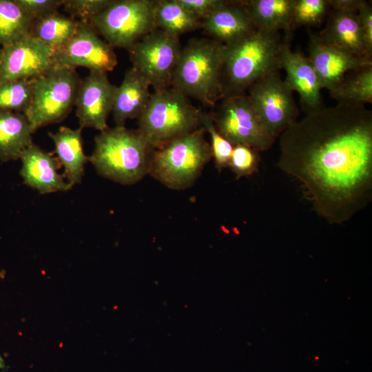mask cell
I'll return each mask as SVG.
<instances>
[{
  "label": "cell",
  "instance_id": "obj_1",
  "mask_svg": "<svg viewBox=\"0 0 372 372\" xmlns=\"http://www.w3.org/2000/svg\"><path fill=\"white\" fill-rule=\"evenodd\" d=\"M278 166L302 185L315 211L342 225L372 199V112L338 103L296 121L280 136Z\"/></svg>",
  "mask_w": 372,
  "mask_h": 372
},
{
  "label": "cell",
  "instance_id": "obj_2",
  "mask_svg": "<svg viewBox=\"0 0 372 372\" xmlns=\"http://www.w3.org/2000/svg\"><path fill=\"white\" fill-rule=\"evenodd\" d=\"M287 37L280 32L256 29L243 38L225 45L221 76L222 99L245 94L258 80L281 69Z\"/></svg>",
  "mask_w": 372,
  "mask_h": 372
},
{
  "label": "cell",
  "instance_id": "obj_3",
  "mask_svg": "<svg viewBox=\"0 0 372 372\" xmlns=\"http://www.w3.org/2000/svg\"><path fill=\"white\" fill-rule=\"evenodd\" d=\"M154 149L138 129L108 127L95 136L89 161L100 176L132 185L149 174Z\"/></svg>",
  "mask_w": 372,
  "mask_h": 372
},
{
  "label": "cell",
  "instance_id": "obj_4",
  "mask_svg": "<svg viewBox=\"0 0 372 372\" xmlns=\"http://www.w3.org/2000/svg\"><path fill=\"white\" fill-rule=\"evenodd\" d=\"M225 45L210 38H194L182 47L171 87L205 106L222 99Z\"/></svg>",
  "mask_w": 372,
  "mask_h": 372
},
{
  "label": "cell",
  "instance_id": "obj_5",
  "mask_svg": "<svg viewBox=\"0 0 372 372\" xmlns=\"http://www.w3.org/2000/svg\"><path fill=\"white\" fill-rule=\"evenodd\" d=\"M205 134L201 126L155 149L149 175L172 189L184 190L192 187L212 158Z\"/></svg>",
  "mask_w": 372,
  "mask_h": 372
},
{
  "label": "cell",
  "instance_id": "obj_6",
  "mask_svg": "<svg viewBox=\"0 0 372 372\" xmlns=\"http://www.w3.org/2000/svg\"><path fill=\"white\" fill-rule=\"evenodd\" d=\"M201 112L172 87L154 91L138 118V130L158 149L200 127Z\"/></svg>",
  "mask_w": 372,
  "mask_h": 372
},
{
  "label": "cell",
  "instance_id": "obj_7",
  "mask_svg": "<svg viewBox=\"0 0 372 372\" xmlns=\"http://www.w3.org/2000/svg\"><path fill=\"white\" fill-rule=\"evenodd\" d=\"M81 80L74 69L56 65L31 79L32 101L23 114L34 132L67 117L74 105Z\"/></svg>",
  "mask_w": 372,
  "mask_h": 372
},
{
  "label": "cell",
  "instance_id": "obj_8",
  "mask_svg": "<svg viewBox=\"0 0 372 372\" xmlns=\"http://www.w3.org/2000/svg\"><path fill=\"white\" fill-rule=\"evenodd\" d=\"M159 0H112L89 23L112 48L128 50L156 29L155 12Z\"/></svg>",
  "mask_w": 372,
  "mask_h": 372
},
{
  "label": "cell",
  "instance_id": "obj_9",
  "mask_svg": "<svg viewBox=\"0 0 372 372\" xmlns=\"http://www.w3.org/2000/svg\"><path fill=\"white\" fill-rule=\"evenodd\" d=\"M214 107V124L233 146L242 144L261 152L273 145L276 138L265 130L246 94L224 98Z\"/></svg>",
  "mask_w": 372,
  "mask_h": 372
},
{
  "label": "cell",
  "instance_id": "obj_10",
  "mask_svg": "<svg viewBox=\"0 0 372 372\" xmlns=\"http://www.w3.org/2000/svg\"><path fill=\"white\" fill-rule=\"evenodd\" d=\"M181 45L178 37L156 28L136 42L127 51L132 68L152 86L154 91L171 87L172 75Z\"/></svg>",
  "mask_w": 372,
  "mask_h": 372
},
{
  "label": "cell",
  "instance_id": "obj_11",
  "mask_svg": "<svg viewBox=\"0 0 372 372\" xmlns=\"http://www.w3.org/2000/svg\"><path fill=\"white\" fill-rule=\"evenodd\" d=\"M248 96L266 132L276 138L297 120L298 110L293 91L279 72L254 83Z\"/></svg>",
  "mask_w": 372,
  "mask_h": 372
},
{
  "label": "cell",
  "instance_id": "obj_12",
  "mask_svg": "<svg viewBox=\"0 0 372 372\" xmlns=\"http://www.w3.org/2000/svg\"><path fill=\"white\" fill-rule=\"evenodd\" d=\"M117 64L114 48L99 37L89 22L85 21H79L72 37L53 54V65L74 70L84 67L90 71L107 73Z\"/></svg>",
  "mask_w": 372,
  "mask_h": 372
},
{
  "label": "cell",
  "instance_id": "obj_13",
  "mask_svg": "<svg viewBox=\"0 0 372 372\" xmlns=\"http://www.w3.org/2000/svg\"><path fill=\"white\" fill-rule=\"evenodd\" d=\"M54 51L31 34L0 50V84L32 79L53 66Z\"/></svg>",
  "mask_w": 372,
  "mask_h": 372
},
{
  "label": "cell",
  "instance_id": "obj_14",
  "mask_svg": "<svg viewBox=\"0 0 372 372\" xmlns=\"http://www.w3.org/2000/svg\"><path fill=\"white\" fill-rule=\"evenodd\" d=\"M117 86L112 84L107 73L90 71L81 80L74 105L79 127L103 131L108 127L107 121L112 113Z\"/></svg>",
  "mask_w": 372,
  "mask_h": 372
},
{
  "label": "cell",
  "instance_id": "obj_15",
  "mask_svg": "<svg viewBox=\"0 0 372 372\" xmlns=\"http://www.w3.org/2000/svg\"><path fill=\"white\" fill-rule=\"evenodd\" d=\"M308 59L321 88H335L349 72L372 65L371 58L355 55L323 41L318 35L309 37Z\"/></svg>",
  "mask_w": 372,
  "mask_h": 372
},
{
  "label": "cell",
  "instance_id": "obj_16",
  "mask_svg": "<svg viewBox=\"0 0 372 372\" xmlns=\"http://www.w3.org/2000/svg\"><path fill=\"white\" fill-rule=\"evenodd\" d=\"M20 174L24 184L40 194L66 192L72 186L59 173L62 167L56 157L32 143L21 154Z\"/></svg>",
  "mask_w": 372,
  "mask_h": 372
},
{
  "label": "cell",
  "instance_id": "obj_17",
  "mask_svg": "<svg viewBox=\"0 0 372 372\" xmlns=\"http://www.w3.org/2000/svg\"><path fill=\"white\" fill-rule=\"evenodd\" d=\"M280 65L286 72L285 82L293 92L298 93L307 114L322 107V88L308 57L292 51L287 42L282 52Z\"/></svg>",
  "mask_w": 372,
  "mask_h": 372
},
{
  "label": "cell",
  "instance_id": "obj_18",
  "mask_svg": "<svg viewBox=\"0 0 372 372\" xmlns=\"http://www.w3.org/2000/svg\"><path fill=\"white\" fill-rule=\"evenodd\" d=\"M205 34L218 43L228 45L256 28L240 1H223L202 19Z\"/></svg>",
  "mask_w": 372,
  "mask_h": 372
},
{
  "label": "cell",
  "instance_id": "obj_19",
  "mask_svg": "<svg viewBox=\"0 0 372 372\" xmlns=\"http://www.w3.org/2000/svg\"><path fill=\"white\" fill-rule=\"evenodd\" d=\"M149 87V83L134 68L125 72L117 86L112 111L116 126H125L127 120L140 117L151 96Z\"/></svg>",
  "mask_w": 372,
  "mask_h": 372
},
{
  "label": "cell",
  "instance_id": "obj_20",
  "mask_svg": "<svg viewBox=\"0 0 372 372\" xmlns=\"http://www.w3.org/2000/svg\"><path fill=\"white\" fill-rule=\"evenodd\" d=\"M324 42L355 55L369 57L366 52L357 12L331 9L323 31L318 35Z\"/></svg>",
  "mask_w": 372,
  "mask_h": 372
},
{
  "label": "cell",
  "instance_id": "obj_21",
  "mask_svg": "<svg viewBox=\"0 0 372 372\" xmlns=\"http://www.w3.org/2000/svg\"><path fill=\"white\" fill-rule=\"evenodd\" d=\"M82 130L61 126L56 132H48L56 158L63 167V176L72 187L81 183L85 165L89 161L83 148Z\"/></svg>",
  "mask_w": 372,
  "mask_h": 372
},
{
  "label": "cell",
  "instance_id": "obj_22",
  "mask_svg": "<svg viewBox=\"0 0 372 372\" xmlns=\"http://www.w3.org/2000/svg\"><path fill=\"white\" fill-rule=\"evenodd\" d=\"M34 133L23 113L0 110V161L17 160L32 143Z\"/></svg>",
  "mask_w": 372,
  "mask_h": 372
},
{
  "label": "cell",
  "instance_id": "obj_23",
  "mask_svg": "<svg viewBox=\"0 0 372 372\" xmlns=\"http://www.w3.org/2000/svg\"><path fill=\"white\" fill-rule=\"evenodd\" d=\"M255 28L289 34L293 28L294 0L241 1Z\"/></svg>",
  "mask_w": 372,
  "mask_h": 372
},
{
  "label": "cell",
  "instance_id": "obj_24",
  "mask_svg": "<svg viewBox=\"0 0 372 372\" xmlns=\"http://www.w3.org/2000/svg\"><path fill=\"white\" fill-rule=\"evenodd\" d=\"M154 20L156 28L178 38L202 25V19L187 10L178 0H159Z\"/></svg>",
  "mask_w": 372,
  "mask_h": 372
},
{
  "label": "cell",
  "instance_id": "obj_25",
  "mask_svg": "<svg viewBox=\"0 0 372 372\" xmlns=\"http://www.w3.org/2000/svg\"><path fill=\"white\" fill-rule=\"evenodd\" d=\"M329 94L338 103L355 106L371 103L372 65L348 73Z\"/></svg>",
  "mask_w": 372,
  "mask_h": 372
},
{
  "label": "cell",
  "instance_id": "obj_26",
  "mask_svg": "<svg viewBox=\"0 0 372 372\" xmlns=\"http://www.w3.org/2000/svg\"><path fill=\"white\" fill-rule=\"evenodd\" d=\"M79 21L58 12L34 21L31 34L50 48L61 49L74 34Z\"/></svg>",
  "mask_w": 372,
  "mask_h": 372
},
{
  "label": "cell",
  "instance_id": "obj_27",
  "mask_svg": "<svg viewBox=\"0 0 372 372\" xmlns=\"http://www.w3.org/2000/svg\"><path fill=\"white\" fill-rule=\"evenodd\" d=\"M34 22L15 0H0V45H10L31 34Z\"/></svg>",
  "mask_w": 372,
  "mask_h": 372
},
{
  "label": "cell",
  "instance_id": "obj_28",
  "mask_svg": "<svg viewBox=\"0 0 372 372\" xmlns=\"http://www.w3.org/2000/svg\"><path fill=\"white\" fill-rule=\"evenodd\" d=\"M32 94L31 79L2 83L0 84V110L24 113L31 103Z\"/></svg>",
  "mask_w": 372,
  "mask_h": 372
},
{
  "label": "cell",
  "instance_id": "obj_29",
  "mask_svg": "<svg viewBox=\"0 0 372 372\" xmlns=\"http://www.w3.org/2000/svg\"><path fill=\"white\" fill-rule=\"evenodd\" d=\"M331 8L328 0H294L293 26H316L320 24Z\"/></svg>",
  "mask_w": 372,
  "mask_h": 372
},
{
  "label": "cell",
  "instance_id": "obj_30",
  "mask_svg": "<svg viewBox=\"0 0 372 372\" xmlns=\"http://www.w3.org/2000/svg\"><path fill=\"white\" fill-rule=\"evenodd\" d=\"M201 126L210 136V146L212 158L218 171L229 166L233 145L227 141L216 130L210 113L201 112Z\"/></svg>",
  "mask_w": 372,
  "mask_h": 372
},
{
  "label": "cell",
  "instance_id": "obj_31",
  "mask_svg": "<svg viewBox=\"0 0 372 372\" xmlns=\"http://www.w3.org/2000/svg\"><path fill=\"white\" fill-rule=\"evenodd\" d=\"M259 152L251 147L238 144L233 147L229 166L236 179L253 175L258 171Z\"/></svg>",
  "mask_w": 372,
  "mask_h": 372
},
{
  "label": "cell",
  "instance_id": "obj_32",
  "mask_svg": "<svg viewBox=\"0 0 372 372\" xmlns=\"http://www.w3.org/2000/svg\"><path fill=\"white\" fill-rule=\"evenodd\" d=\"M112 0H63L62 6L70 17L89 22L95 15L105 9Z\"/></svg>",
  "mask_w": 372,
  "mask_h": 372
},
{
  "label": "cell",
  "instance_id": "obj_33",
  "mask_svg": "<svg viewBox=\"0 0 372 372\" xmlns=\"http://www.w3.org/2000/svg\"><path fill=\"white\" fill-rule=\"evenodd\" d=\"M34 21L58 12L63 0H15Z\"/></svg>",
  "mask_w": 372,
  "mask_h": 372
},
{
  "label": "cell",
  "instance_id": "obj_34",
  "mask_svg": "<svg viewBox=\"0 0 372 372\" xmlns=\"http://www.w3.org/2000/svg\"><path fill=\"white\" fill-rule=\"evenodd\" d=\"M367 55H372V7L366 2L358 12Z\"/></svg>",
  "mask_w": 372,
  "mask_h": 372
},
{
  "label": "cell",
  "instance_id": "obj_35",
  "mask_svg": "<svg viewBox=\"0 0 372 372\" xmlns=\"http://www.w3.org/2000/svg\"><path fill=\"white\" fill-rule=\"evenodd\" d=\"M187 10L201 19L214 10L223 0H178Z\"/></svg>",
  "mask_w": 372,
  "mask_h": 372
},
{
  "label": "cell",
  "instance_id": "obj_36",
  "mask_svg": "<svg viewBox=\"0 0 372 372\" xmlns=\"http://www.w3.org/2000/svg\"><path fill=\"white\" fill-rule=\"evenodd\" d=\"M331 9L357 12L367 2L363 0H328Z\"/></svg>",
  "mask_w": 372,
  "mask_h": 372
},
{
  "label": "cell",
  "instance_id": "obj_37",
  "mask_svg": "<svg viewBox=\"0 0 372 372\" xmlns=\"http://www.w3.org/2000/svg\"><path fill=\"white\" fill-rule=\"evenodd\" d=\"M4 367V362L3 358L0 355V369H2Z\"/></svg>",
  "mask_w": 372,
  "mask_h": 372
}]
</instances>
